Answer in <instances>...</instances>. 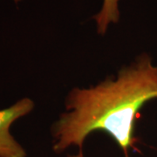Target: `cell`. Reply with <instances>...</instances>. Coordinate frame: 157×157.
I'll return each instance as SVG.
<instances>
[{"mask_svg": "<svg viewBox=\"0 0 157 157\" xmlns=\"http://www.w3.org/2000/svg\"><path fill=\"white\" fill-rule=\"evenodd\" d=\"M157 98V66L147 55L139 57L116 77L107 78L89 88H74L66 101V113L53 124V148L82 146L96 130L104 131L122 148L128 157L135 148V121L147 101Z\"/></svg>", "mask_w": 157, "mask_h": 157, "instance_id": "1", "label": "cell"}, {"mask_svg": "<svg viewBox=\"0 0 157 157\" xmlns=\"http://www.w3.org/2000/svg\"><path fill=\"white\" fill-rule=\"evenodd\" d=\"M34 102L23 98L11 107L0 109V157H26V152L11 134V126L33 110Z\"/></svg>", "mask_w": 157, "mask_h": 157, "instance_id": "2", "label": "cell"}, {"mask_svg": "<svg viewBox=\"0 0 157 157\" xmlns=\"http://www.w3.org/2000/svg\"><path fill=\"white\" fill-rule=\"evenodd\" d=\"M119 0H103L101 10L93 18L97 24L98 33L104 35L111 23H117L120 19Z\"/></svg>", "mask_w": 157, "mask_h": 157, "instance_id": "3", "label": "cell"}, {"mask_svg": "<svg viewBox=\"0 0 157 157\" xmlns=\"http://www.w3.org/2000/svg\"><path fill=\"white\" fill-rule=\"evenodd\" d=\"M74 157H82V155H78L77 156H74Z\"/></svg>", "mask_w": 157, "mask_h": 157, "instance_id": "4", "label": "cell"}, {"mask_svg": "<svg viewBox=\"0 0 157 157\" xmlns=\"http://www.w3.org/2000/svg\"><path fill=\"white\" fill-rule=\"evenodd\" d=\"M14 1H15L16 3H18V2H19V1H21V0H14Z\"/></svg>", "mask_w": 157, "mask_h": 157, "instance_id": "5", "label": "cell"}]
</instances>
